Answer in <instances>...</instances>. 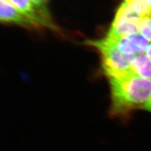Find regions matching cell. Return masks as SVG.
<instances>
[{
  "label": "cell",
  "mask_w": 151,
  "mask_h": 151,
  "mask_svg": "<svg viewBox=\"0 0 151 151\" xmlns=\"http://www.w3.org/2000/svg\"><path fill=\"white\" fill-rule=\"evenodd\" d=\"M144 108L147 111H149L151 112V95L149 100H147V101L146 102L144 105Z\"/></svg>",
  "instance_id": "9"
},
{
  "label": "cell",
  "mask_w": 151,
  "mask_h": 151,
  "mask_svg": "<svg viewBox=\"0 0 151 151\" xmlns=\"http://www.w3.org/2000/svg\"><path fill=\"white\" fill-rule=\"evenodd\" d=\"M109 80L112 116H124L134 108L144 106L151 95V80L140 77L133 70Z\"/></svg>",
  "instance_id": "1"
},
{
  "label": "cell",
  "mask_w": 151,
  "mask_h": 151,
  "mask_svg": "<svg viewBox=\"0 0 151 151\" xmlns=\"http://www.w3.org/2000/svg\"><path fill=\"white\" fill-rule=\"evenodd\" d=\"M112 40L116 42L122 52L129 55L144 54L149 47L148 40L139 34Z\"/></svg>",
  "instance_id": "4"
},
{
  "label": "cell",
  "mask_w": 151,
  "mask_h": 151,
  "mask_svg": "<svg viewBox=\"0 0 151 151\" xmlns=\"http://www.w3.org/2000/svg\"><path fill=\"white\" fill-rule=\"evenodd\" d=\"M13 4L19 11L22 13L37 27L43 26L53 30H56L52 23L48 13L44 12L31 1V0H8Z\"/></svg>",
  "instance_id": "3"
},
{
  "label": "cell",
  "mask_w": 151,
  "mask_h": 151,
  "mask_svg": "<svg viewBox=\"0 0 151 151\" xmlns=\"http://www.w3.org/2000/svg\"><path fill=\"white\" fill-rule=\"evenodd\" d=\"M0 19L1 22L14 23L28 28L37 27L30 19L23 15L8 0H0Z\"/></svg>",
  "instance_id": "5"
},
{
  "label": "cell",
  "mask_w": 151,
  "mask_h": 151,
  "mask_svg": "<svg viewBox=\"0 0 151 151\" xmlns=\"http://www.w3.org/2000/svg\"><path fill=\"white\" fill-rule=\"evenodd\" d=\"M131 68L140 77L151 80V60L147 55H136L132 61Z\"/></svg>",
  "instance_id": "6"
},
{
  "label": "cell",
  "mask_w": 151,
  "mask_h": 151,
  "mask_svg": "<svg viewBox=\"0 0 151 151\" xmlns=\"http://www.w3.org/2000/svg\"><path fill=\"white\" fill-rule=\"evenodd\" d=\"M31 1H32L36 6L40 8L44 12L48 13L46 8V4L47 2V0H31Z\"/></svg>",
  "instance_id": "8"
},
{
  "label": "cell",
  "mask_w": 151,
  "mask_h": 151,
  "mask_svg": "<svg viewBox=\"0 0 151 151\" xmlns=\"http://www.w3.org/2000/svg\"><path fill=\"white\" fill-rule=\"evenodd\" d=\"M147 55H148L149 58H150V59L151 60V45H149L148 50H147Z\"/></svg>",
  "instance_id": "10"
},
{
  "label": "cell",
  "mask_w": 151,
  "mask_h": 151,
  "mask_svg": "<svg viewBox=\"0 0 151 151\" xmlns=\"http://www.w3.org/2000/svg\"><path fill=\"white\" fill-rule=\"evenodd\" d=\"M145 1H146V2H147L148 6H149L150 9V11H151V0H145Z\"/></svg>",
  "instance_id": "11"
},
{
  "label": "cell",
  "mask_w": 151,
  "mask_h": 151,
  "mask_svg": "<svg viewBox=\"0 0 151 151\" xmlns=\"http://www.w3.org/2000/svg\"><path fill=\"white\" fill-rule=\"evenodd\" d=\"M139 32L146 40L151 41V13L141 19L139 24Z\"/></svg>",
  "instance_id": "7"
},
{
  "label": "cell",
  "mask_w": 151,
  "mask_h": 151,
  "mask_svg": "<svg viewBox=\"0 0 151 151\" xmlns=\"http://www.w3.org/2000/svg\"><path fill=\"white\" fill-rule=\"evenodd\" d=\"M87 44L100 52L103 72L108 79L122 76L132 70L131 65L135 55L122 52L115 40L106 37L101 40H89Z\"/></svg>",
  "instance_id": "2"
}]
</instances>
